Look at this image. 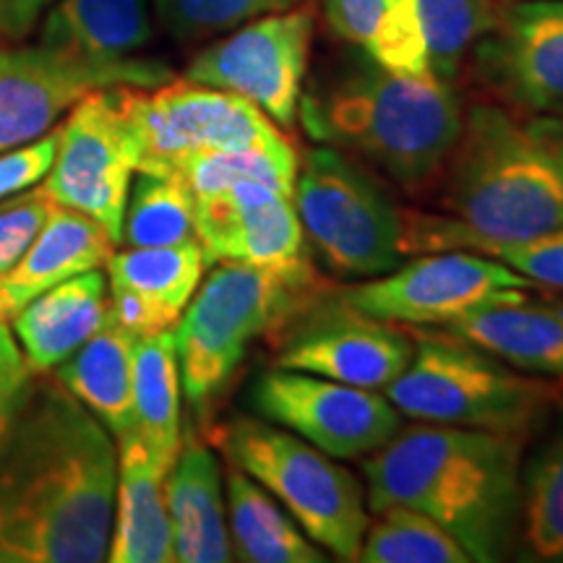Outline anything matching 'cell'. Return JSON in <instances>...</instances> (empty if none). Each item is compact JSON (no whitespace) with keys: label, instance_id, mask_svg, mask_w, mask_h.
<instances>
[{"label":"cell","instance_id":"cell-23","mask_svg":"<svg viewBox=\"0 0 563 563\" xmlns=\"http://www.w3.org/2000/svg\"><path fill=\"white\" fill-rule=\"evenodd\" d=\"M173 553L180 563L232 561L222 467L207 443L183 433V446L167 475Z\"/></svg>","mask_w":563,"mask_h":563},{"label":"cell","instance_id":"cell-10","mask_svg":"<svg viewBox=\"0 0 563 563\" xmlns=\"http://www.w3.org/2000/svg\"><path fill=\"white\" fill-rule=\"evenodd\" d=\"M136 167L139 144L123 104V87L95 89L58 125V152L37 186L58 207L100 222L118 245Z\"/></svg>","mask_w":563,"mask_h":563},{"label":"cell","instance_id":"cell-31","mask_svg":"<svg viewBox=\"0 0 563 563\" xmlns=\"http://www.w3.org/2000/svg\"><path fill=\"white\" fill-rule=\"evenodd\" d=\"M431 74L452 84L498 21L501 0H415Z\"/></svg>","mask_w":563,"mask_h":563},{"label":"cell","instance_id":"cell-9","mask_svg":"<svg viewBox=\"0 0 563 563\" xmlns=\"http://www.w3.org/2000/svg\"><path fill=\"white\" fill-rule=\"evenodd\" d=\"M123 104L139 144L136 173L175 175L207 152L287 144V133L256 104L191 79L159 87H123Z\"/></svg>","mask_w":563,"mask_h":563},{"label":"cell","instance_id":"cell-34","mask_svg":"<svg viewBox=\"0 0 563 563\" xmlns=\"http://www.w3.org/2000/svg\"><path fill=\"white\" fill-rule=\"evenodd\" d=\"M473 251L506 264L538 287L563 292V228H555L532 241L483 243L475 245Z\"/></svg>","mask_w":563,"mask_h":563},{"label":"cell","instance_id":"cell-25","mask_svg":"<svg viewBox=\"0 0 563 563\" xmlns=\"http://www.w3.org/2000/svg\"><path fill=\"white\" fill-rule=\"evenodd\" d=\"M133 342L136 336L108 313L100 332L66 357L53 376L115 441L133 431Z\"/></svg>","mask_w":563,"mask_h":563},{"label":"cell","instance_id":"cell-29","mask_svg":"<svg viewBox=\"0 0 563 563\" xmlns=\"http://www.w3.org/2000/svg\"><path fill=\"white\" fill-rule=\"evenodd\" d=\"M191 241H196V201L186 183L175 175H133L121 243L129 249H162Z\"/></svg>","mask_w":563,"mask_h":563},{"label":"cell","instance_id":"cell-2","mask_svg":"<svg viewBox=\"0 0 563 563\" xmlns=\"http://www.w3.org/2000/svg\"><path fill=\"white\" fill-rule=\"evenodd\" d=\"M443 214L405 209V253L473 251L563 228V115L477 102L439 183Z\"/></svg>","mask_w":563,"mask_h":563},{"label":"cell","instance_id":"cell-11","mask_svg":"<svg viewBox=\"0 0 563 563\" xmlns=\"http://www.w3.org/2000/svg\"><path fill=\"white\" fill-rule=\"evenodd\" d=\"M538 290L519 272L475 251H431L344 287L336 300L371 319L415 329H441L501 295Z\"/></svg>","mask_w":563,"mask_h":563},{"label":"cell","instance_id":"cell-19","mask_svg":"<svg viewBox=\"0 0 563 563\" xmlns=\"http://www.w3.org/2000/svg\"><path fill=\"white\" fill-rule=\"evenodd\" d=\"M532 292L501 295L441 329L527 376L563 378V302Z\"/></svg>","mask_w":563,"mask_h":563},{"label":"cell","instance_id":"cell-14","mask_svg":"<svg viewBox=\"0 0 563 563\" xmlns=\"http://www.w3.org/2000/svg\"><path fill=\"white\" fill-rule=\"evenodd\" d=\"M253 405L264 420L334 460H365L402 431V412L386 394L290 368L264 373Z\"/></svg>","mask_w":563,"mask_h":563},{"label":"cell","instance_id":"cell-36","mask_svg":"<svg viewBox=\"0 0 563 563\" xmlns=\"http://www.w3.org/2000/svg\"><path fill=\"white\" fill-rule=\"evenodd\" d=\"M40 373L32 371L9 323H0V446L30 397Z\"/></svg>","mask_w":563,"mask_h":563},{"label":"cell","instance_id":"cell-17","mask_svg":"<svg viewBox=\"0 0 563 563\" xmlns=\"http://www.w3.org/2000/svg\"><path fill=\"white\" fill-rule=\"evenodd\" d=\"M412 347V336L397 323L350 311L334 298L327 311L295 329L279 352L277 368L386 391L410 365Z\"/></svg>","mask_w":563,"mask_h":563},{"label":"cell","instance_id":"cell-32","mask_svg":"<svg viewBox=\"0 0 563 563\" xmlns=\"http://www.w3.org/2000/svg\"><path fill=\"white\" fill-rule=\"evenodd\" d=\"M519 538L530 559L563 561V431L522 473Z\"/></svg>","mask_w":563,"mask_h":563},{"label":"cell","instance_id":"cell-33","mask_svg":"<svg viewBox=\"0 0 563 563\" xmlns=\"http://www.w3.org/2000/svg\"><path fill=\"white\" fill-rule=\"evenodd\" d=\"M300 0H154L159 24L180 45L222 37L266 13L290 11Z\"/></svg>","mask_w":563,"mask_h":563},{"label":"cell","instance_id":"cell-5","mask_svg":"<svg viewBox=\"0 0 563 563\" xmlns=\"http://www.w3.org/2000/svg\"><path fill=\"white\" fill-rule=\"evenodd\" d=\"M319 274L311 262L287 269L222 262L201 279L173 327L188 405L207 412L241 368L251 344L287 329L319 298Z\"/></svg>","mask_w":563,"mask_h":563},{"label":"cell","instance_id":"cell-1","mask_svg":"<svg viewBox=\"0 0 563 563\" xmlns=\"http://www.w3.org/2000/svg\"><path fill=\"white\" fill-rule=\"evenodd\" d=\"M118 441L55 382H34L0 446V563L108 561Z\"/></svg>","mask_w":563,"mask_h":563},{"label":"cell","instance_id":"cell-38","mask_svg":"<svg viewBox=\"0 0 563 563\" xmlns=\"http://www.w3.org/2000/svg\"><path fill=\"white\" fill-rule=\"evenodd\" d=\"M53 0H0V34L11 40L26 37Z\"/></svg>","mask_w":563,"mask_h":563},{"label":"cell","instance_id":"cell-26","mask_svg":"<svg viewBox=\"0 0 563 563\" xmlns=\"http://www.w3.org/2000/svg\"><path fill=\"white\" fill-rule=\"evenodd\" d=\"M232 559L243 563H323L327 555L277 498L235 464L224 475Z\"/></svg>","mask_w":563,"mask_h":563},{"label":"cell","instance_id":"cell-6","mask_svg":"<svg viewBox=\"0 0 563 563\" xmlns=\"http://www.w3.org/2000/svg\"><path fill=\"white\" fill-rule=\"evenodd\" d=\"M412 361L384 394L402 418L435 426L527 435L553 405L538 378L488 355L460 336L428 327L407 329Z\"/></svg>","mask_w":563,"mask_h":563},{"label":"cell","instance_id":"cell-18","mask_svg":"<svg viewBox=\"0 0 563 563\" xmlns=\"http://www.w3.org/2000/svg\"><path fill=\"white\" fill-rule=\"evenodd\" d=\"M108 269L110 316L133 336L173 332L199 290L207 256L199 241L112 253Z\"/></svg>","mask_w":563,"mask_h":563},{"label":"cell","instance_id":"cell-12","mask_svg":"<svg viewBox=\"0 0 563 563\" xmlns=\"http://www.w3.org/2000/svg\"><path fill=\"white\" fill-rule=\"evenodd\" d=\"M313 32L308 9L266 13L209 42L188 63L186 79L243 97L287 133L298 121Z\"/></svg>","mask_w":563,"mask_h":563},{"label":"cell","instance_id":"cell-21","mask_svg":"<svg viewBox=\"0 0 563 563\" xmlns=\"http://www.w3.org/2000/svg\"><path fill=\"white\" fill-rule=\"evenodd\" d=\"M167 475L136 433L118 439L115 517L108 561L112 563H170L173 525L167 509Z\"/></svg>","mask_w":563,"mask_h":563},{"label":"cell","instance_id":"cell-3","mask_svg":"<svg viewBox=\"0 0 563 563\" xmlns=\"http://www.w3.org/2000/svg\"><path fill=\"white\" fill-rule=\"evenodd\" d=\"M527 435L415 422L365 456L368 511L407 506L467 548L473 561L504 559L519 532Z\"/></svg>","mask_w":563,"mask_h":563},{"label":"cell","instance_id":"cell-13","mask_svg":"<svg viewBox=\"0 0 563 563\" xmlns=\"http://www.w3.org/2000/svg\"><path fill=\"white\" fill-rule=\"evenodd\" d=\"M170 79L173 70L159 60L97 63L45 45L0 51V154L45 136L89 91Z\"/></svg>","mask_w":563,"mask_h":563},{"label":"cell","instance_id":"cell-27","mask_svg":"<svg viewBox=\"0 0 563 563\" xmlns=\"http://www.w3.org/2000/svg\"><path fill=\"white\" fill-rule=\"evenodd\" d=\"M180 368L173 332L133 342V431L159 464L173 470L183 446Z\"/></svg>","mask_w":563,"mask_h":563},{"label":"cell","instance_id":"cell-22","mask_svg":"<svg viewBox=\"0 0 563 563\" xmlns=\"http://www.w3.org/2000/svg\"><path fill=\"white\" fill-rule=\"evenodd\" d=\"M108 313V277L102 269H91L26 302L11 319V332L32 371L47 373L100 332Z\"/></svg>","mask_w":563,"mask_h":563},{"label":"cell","instance_id":"cell-20","mask_svg":"<svg viewBox=\"0 0 563 563\" xmlns=\"http://www.w3.org/2000/svg\"><path fill=\"white\" fill-rule=\"evenodd\" d=\"M115 253L110 232L81 211L53 203L40 235L0 279V323H11L26 302L76 274L102 269Z\"/></svg>","mask_w":563,"mask_h":563},{"label":"cell","instance_id":"cell-7","mask_svg":"<svg viewBox=\"0 0 563 563\" xmlns=\"http://www.w3.org/2000/svg\"><path fill=\"white\" fill-rule=\"evenodd\" d=\"M220 449L277 498L300 530L340 561H357L368 530L365 485L340 460L287 428L258 418H235L220 428Z\"/></svg>","mask_w":563,"mask_h":563},{"label":"cell","instance_id":"cell-37","mask_svg":"<svg viewBox=\"0 0 563 563\" xmlns=\"http://www.w3.org/2000/svg\"><path fill=\"white\" fill-rule=\"evenodd\" d=\"M58 152V129L47 131L32 144L0 154V201L37 186L51 170Z\"/></svg>","mask_w":563,"mask_h":563},{"label":"cell","instance_id":"cell-24","mask_svg":"<svg viewBox=\"0 0 563 563\" xmlns=\"http://www.w3.org/2000/svg\"><path fill=\"white\" fill-rule=\"evenodd\" d=\"M152 37V0H53L40 45L97 63H125Z\"/></svg>","mask_w":563,"mask_h":563},{"label":"cell","instance_id":"cell-28","mask_svg":"<svg viewBox=\"0 0 563 563\" xmlns=\"http://www.w3.org/2000/svg\"><path fill=\"white\" fill-rule=\"evenodd\" d=\"M327 16L376 66L402 74L431 70L415 0H327Z\"/></svg>","mask_w":563,"mask_h":563},{"label":"cell","instance_id":"cell-30","mask_svg":"<svg viewBox=\"0 0 563 563\" xmlns=\"http://www.w3.org/2000/svg\"><path fill=\"white\" fill-rule=\"evenodd\" d=\"M373 514L357 553L361 563H473L467 548L426 514L407 506Z\"/></svg>","mask_w":563,"mask_h":563},{"label":"cell","instance_id":"cell-35","mask_svg":"<svg viewBox=\"0 0 563 563\" xmlns=\"http://www.w3.org/2000/svg\"><path fill=\"white\" fill-rule=\"evenodd\" d=\"M51 207L53 201L40 186L0 201V279L21 262L34 238L40 235Z\"/></svg>","mask_w":563,"mask_h":563},{"label":"cell","instance_id":"cell-15","mask_svg":"<svg viewBox=\"0 0 563 563\" xmlns=\"http://www.w3.org/2000/svg\"><path fill=\"white\" fill-rule=\"evenodd\" d=\"M470 58L501 104L563 115V0H506Z\"/></svg>","mask_w":563,"mask_h":563},{"label":"cell","instance_id":"cell-4","mask_svg":"<svg viewBox=\"0 0 563 563\" xmlns=\"http://www.w3.org/2000/svg\"><path fill=\"white\" fill-rule=\"evenodd\" d=\"M298 121L319 144L384 173L412 196L433 191L460 141L464 110L452 84L368 60L323 89L302 91Z\"/></svg>","mask_w":563,"mask_h":563},{"label":"cell","instance_id":"cell-8","mask_svg":"<svg viewBox=\"0 0 563 563\" xmlns=\"http://www.w3.org/2000/svg\"><path fill=\"white\" fill-rule=\"evenodd\" d=\"M292 203L319 262L334 277L371 279L402 264L405 209L361 159L319 144L300 154Z\"/></svg>","mask_w":563,"mask_h":563},{"label":"cell","instance_id":"cell-16","mask_svg":"<svg viewBox=\"0 0 563 563\" xmlns=\"http://www.w3.org/2000/svg\"><path fill=\"white\" fill-rule=\"evenodd\" d=\"M196 201V241L207 264L287 269L311 262L292 194L269 183H235Z\"/></svg>","mask_w":563,"mask_h":563},{"label":"cell","instance_id":"cell-39","mask_svg":"<svg viewBox=\"0 0 563 563\" xmlns=\"http://www.w3.org/2000/svg\"><path fill=\"white\" fill-rule=\"evenodd\" d=\"M501 3H506V0H501Z\"/></svg>","mask_w":563,"mask_h":563}]
</instances>
